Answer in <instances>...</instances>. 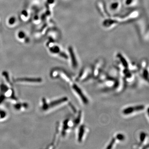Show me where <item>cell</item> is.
Instances as JSON below:
<instances>
[{
    "instance_id": "obj_14",
    "label": "cell",
    "mask_w": 149,
    "mask_h": 149,
    "mask_svg": "<svg viewBox=\"0 0 149 149\" xmlns=\"http://www.w3.org/2000/svg\"><path fill=\"white\" fill-rule=\"evenodd\" d=\"M115 139L116 140H118L119 141H123L125 139V137L122 134H118L116 136Z\"/></svg>"
},
{
    "instance_id": "obj_12",
    "label": "cell",
    "mask_w": 149,
    "mask_h": 149,
    "mask_svg": "<svg viewBox=\"0 0 149 149\" xmlns=\"http://www.w3.org/2000/svg\"><path fill=\"white\" fill-rule=\"evenodd\" d=\"M143 71L142 72V76L144 80L148 82L149 79L148 71L147 70L146 68H146H143Z\"/></svg>"
},
{
    "instance_id": "obj_13",
    "label": "cell",
    "mask_w": 149,
    "mask_h": 149,
    "mask_svg": "<svg viewBox=\"0 0 149 149\" xmlns=\"http://www.w3.org/2000/svg\"><path fill=\"white\" fill-rule=\"evenodd\" d=\"M140 141L142 143H144L146 139V134L144 133H141L140 136Z\"/></svg>"
},
{
    "instance_id": "obj_8",
    "label": "cell",
    "mask_w": 149,
    "mask_h": 149,
    "mask_svg": "<svg viewBox=\"0 0 149 149\" xmlns=\"http://www.w3.org/2000/svg\"><path fill=\"white\" fill-rule=\"evenodd\" d=\"M85 132H86V128L85 125H81L79 128L78 134H77V140L78 142L80 143L82 142L83 138L85 136Z\"/></svg>"
},
{
    "instance_id": "obj_15",
    "label": "cell",
    "mask_w": 149,
    "mask_h": 149,
    "mask_svg": "<svg viewBox=\"0 0 149 149\" xmlns=\"http://www.w3.org/2000/svg\"><path fill=\"white\" fill-rule=\"evenodd\" d=\"M133 0H125V5L130 6L133 3Z\"/></svg>"
},
{
    "instance_id": "obj_4",
    "label": "cell",
    "mask_w": 149,
    "mask_h": 149,
    "mask_svg": "<svg viewBox=\"0 0 149 149\" xmlns=\"http://www.w3.org/2000/svg\"><path fill=\"white\" fill-rule=\"evenodd\" d=\"M68 101V98L67 97H63L61 98L52 101L50 102V103H45L47 104V106L45 107L43 109L47 110L49 109L55 107L61 104H62L64 103V102H67Z\"/></svg>"
},
{
    "instance_id": "obj_1",
    "label": "cell",
    "mask_w": 149,
    "mask_h": 149,
    "mask_svg": "<svg viewBox=\"0 0 149 149\" xmlns=\"http://www.w3.org/2000/svg\"><path fill=\"white\" fill-rule=\"evenodd\" d=\"M145 109V106L143 105L130 106L125 108L122 111V113L124 115L128 116L136 112L142 111Z\"/></svg>"
},
{
    "instance_id": "obj_9",
    "label": "cell",
    "mask_w": 149,
    "mask_h": 149,
    "mask_svg": "<svg viewBox=\"0 0 149 149\" xmlns=\"http://www.w3.org/2000/svg\"><path fill=\"white\" fill-rule=\"evenodd\" d=\"M17 82H30V83H40L42 81V79L40 78H19L16 79Z\"/></svg>"
},
{
    "instance_id": "obj_10",
    "label": "cell",
    "mask_w": 149,
    "mask_h": 149,
    "mask_svg": "<svg viewBox=\"0 0 149 149\" xmlns=\"http://www.w3.org/2000/svg\"><path fill=\"white\" fill-rule=\"evenodd\" d=\"M118 58H119V60L120 61V63L122 65L123 67L125 68H127L129 67V65L128 63V62L125 59V58L120 54H118L117 55Z\"/></svg>"
},
{
    "instance_id": "obj_7",
    "label": "cell",
    "mask_w": 149,
    "mask_h": 149,
    "mask_svg": "<svg viewBox=\"0 0 149 149\" xmlns=\"http://www.w3.org/2000/svg\"><path fill=\"white\" fill-rule=\"evenodd\" d=\"M69 52L72 67L74 68H77L78 66V62H77V58L75 56L73 49L71 47H69Z\"/></svg>"
},
{
    "instance_id": "obj_2",
    "label": "cell",
    "mask_w": 149,
    "mask_h": 149,
    "mask_svg": "<svg viewBox=\"0 0 149 149\" xmlns=\"http://www.w3.org/2000/svg\"><path fill=\"white\" fill-rule=\"evenodd\" d=\"M139 12L137 11H134L131 12L130 13L127 14L121 17H116V18L119 23L125 22L135 19L139 16Z\"/></svg>"
},
{
    "instance_id": "obj_11",
    "label": "cell",
    "mask_w": 149,
    "mask_h": 149,
    "mask_svg": "<svg viewBox=\"0 0 149 149\" xmlns=\"http://www.w3.org/2000/svg\"><path fill=\"white\" fill-rule=\"evenodd\" d=\"M120 7V3L118 1H116L112 3L110 6L112 10L116 11Z\"/></svg>"
},
{
    "instance_id": "obj_5",
    "label": "cell",
    "mask_w": 149,
    "mask_h": 149,
    "mask_svg": "<svg viewBox=\"0 0 149 149\" xmlns=\"http://www.w3.org/2000/svg\"><path fill=\"white\" fill-rule=\"evenodd\" d=\"M97 6L100 13L106 19L109 18L111 17L107 10L105 6L102 1H99L97 2Z\"/></svg>"
},
{
    "instance_id": "obj_3",
    "label": "cell",
    "mask_w": 149,
    "mask_h": 149,
    "mask_svg": "<svg viewBox=\"0 0 149 149\" xmlns=\"http://www.w3.org/2000/svg\"><path fill=\"white\" fill-rule=\"evenodd\" d=\"M71 87H72L73 91L76 93L77 95L80 97V100H81V101L83 102V104L86 105L88 104L89 103V101H88V98L87 97H86L85 94L83 93V91L78 87V85L74 84V83H73V84H72Z\"/></svg>"
},
{
    "instance_id": "obj_6",
    "label": "cell",
    "mask_w": 149,
    "mask_h": 149,
    "mask_svg": "<svg viewBox=\"0 0 149 149\" xmlns=\"http://www.w3.org/2000/svg\"><path fill=\"white\" fill-rule=\"evenodd\" d=\"M118 24H119V23L116 17L111 18L110 17L106 19L103 22V25L106 28H111L117 25Z\"/></svg>"
}]
</instances>
